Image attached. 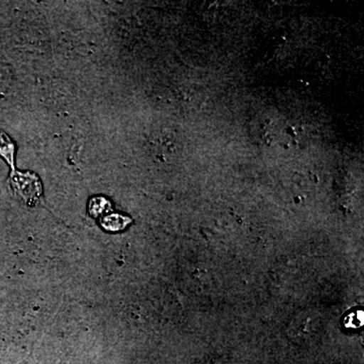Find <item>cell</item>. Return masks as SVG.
Here are the masks:
<instances>
[{"instance_id":"6da1fadb","label":"cell","mask_w":364,"mask_h":364,"mask_svg":"<svg viewBox=\"0 0 364 364\" xmlns=\"http://www.w3.org/2000/svg\"><path fill=\"white\" fill-rule=\"evenodd\" d=\"M9 183L14 195L23 200L28 207H36L42 202V182L40 177L33 172L11 170Z\"/></svg>"},{"instance_id":"7a4b0ae2","label":"cell","mask_w":364,"mask_h":364,"mask_svg":"<svg viewBox=\"0 0 364 364\" xmlns=\"http://www.w3.org/2000/svg\"><path fill=\"white\" fill-rule=\"evenodd\" d=\"M16 145L13 139L6 132L0 130V157L11 166V170L14 168V159H16Z\"/></svg>"},{"instance_id":"3957f363","label":"cell","mask_w":364,"mask_h":364,"mask_svg":"<svg viewBox=\"0 0 364 364\" xmlns=\"http://www.w3.org/2000/svg\"><path fill=\"white\" fill-rule=\"evenodd\" d=\"M131 221L130 218L124 217V215L111 214L105 215L102 220V225L107 231H121L128 226Z\"/></svg>"},{"instance_id":"277c9868","label":"cell","mask_w":364,"mask_h":364,"mask_svg":"<svg viewBox=\"0 0 364 364\" xmlns=\"http://www.w3.org/2000/svg\"><path fill=\"white\" fill-rule=\"evenodd\" d=\"M111 210V203L105 198H93L90 202V213L93 217H97Z\"/></svg>"},{"instance_id":"5b68a950","label":"cell","mask_w":364,"mask_h":364,"mask_svg":"<svg viewBox=\"0 0 364 364\" xmlns=\"http://www.w3.org/2000/svg\"><path fill=\"white\" fill-rule=\"evenodd\" d=\"M350 318L351 325H349V327H359L363 324V314H359V312L356 314H352V315L349 316Z\"/></svg>"}]
</instances>
